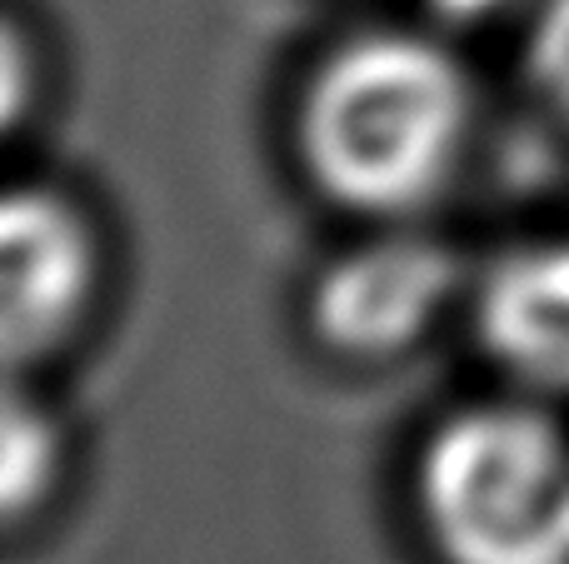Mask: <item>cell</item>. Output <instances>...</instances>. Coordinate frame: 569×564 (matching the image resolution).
Masks as SVG:
<instances>
[{"label": "cell", "mask_w": 569, "mask_h": 564, "mask_svg": "<svg viewBox=\"0 0 569 564\" xmlns=\"http://www.w3.org/2000/svg\"><path fill=\"white\" fill-rule=\"evenodd\" d=\"M470 125V85L420 36H365L330 56L300 110L310 175L355 210H410L445 180Z\"/></svg>", "instance_id": "6da1fadb"}, {"label": "cell", "mask_w": 569, "mask_h": 564, "mask_svg": "<svg viewBox=\"0 0 569 564\" xmlns=\"http://www.w3.org/2000/svg\"><path fill=\"white\" fill-rule=\"evenodd\" d=\"M420 510L450 564H569V440L520 405L465 410L425 450Z\"/></svg>", "instance_id": "7a4b0ae2"}, {"label": "cell", "mask_w": 569, "mask_h": 564, "mask_svg": "<svg viewBox=\"0 0 569 564\" xmlns=\"http://www.w3.org/2000/svg\"><path fill=\"white\" fill-rule=\"evenodd\" d=\"M90 290V235L50 190H10L0 210V335L10 360L46 355Z\"/></svg>", "instance_id": "3957f363"}, {"label": "cell", "mask_w": 569, "mask_h": 564, "mask_svg": "<svg viewBox=\"0 0 569 564\" xmlns=\"http://www.w3.org/2000/svg\"><path fill=\"white\" fill-rule=\"evenodd\" d=\"M455 290V260L430 240H375L315 285V325L335 350L395 355L425 335Z\"/></svg>", "instance_id": "277c9868"}, {"label": "cell", "mask_w": 569, "mask_h": 564, "mask_svg": "<svg viewBox=\"0 0 569 564\" xmlns=\"http://www.w3.org/2000/svg\"><path fill=\"white\" fill-rule=\"evenodd\" d=\"M480 335L515 380L569 395V240L515 250L485 275Z\"/></svg>", "instance_id": "5b68a950"}, {"label": "cell", "mask_w": 569, "mask_h": 564, "mask_svg": "<svg viewBox=\"0 0 569 564\" xmlns=\"http://www.w3.org/2000/svg\"><path fill=\"white\" fill-rule=\"evenodd\" d=\"M50 475H56V430H50V415L26 405L20 390H10V400H6V505H10V515L36 505L46 495Z\"/></svg>", "instance_id": "8992f818"}, {"label": "cell", "mask_w": 569, "mask_h": 564, "mask_svg": "<svg viewBox=\"0 0 569 564\" xmlns=\"http://www.w3.org/2000/svg\"><path fill=\"white\" fill-rule=\"evenodd\" d=\"M530 75L569 120V0H545L530 30Z\"/></svg>", "instance_id": "52a82bcc"}, {"label": "cell", "mask_w": 569, "mask_h": 564, "mask_svg": "<svg viewBox=\"0 0 569 564\" xmlns=\"http://www.w3.org/2000/svg\"><path fill=\"white\" fill-rule=\"evenodd\" d=\"M435 10H445V16L455 20H470V16H485V10H495L500 0H430Z\"/></svg>", "instance_id": "ba28073f"}]
</instances>
